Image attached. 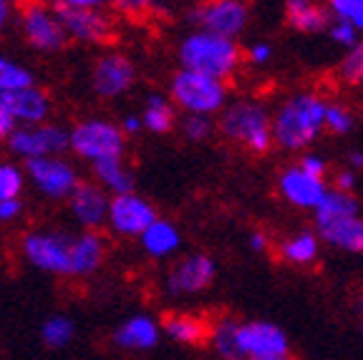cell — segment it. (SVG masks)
I'll use <instances>...</instances> for the list:
<instances>
[{"label": "cell", "instance_id": "obj_1", "mask_svg": "<svg viewBox=\"0 0 363 360\" xmlns=\"http://www.w3.org/2000/svg\"><path fill=\"white\" fill-rule=\"evenodd\" d=\"M328 101L315 91H298L272 111V136L283 152H306L325 131Z\"/></svg>", "mask_w": 363, "mask_h": 360}, {"label": "cell", "instance_id": "obj_2", "mask_svg": "<svg viewBox=\"0 0 363 360\" xmlns=\"http://www.w3.org/2000/svg\"><path fill=\"white\" fill-rule=\"evenodd\" d=\"M177 56L184 71L212 76V79L227 81L238 74L242 63V51L238 40L222 38V35L207 33V30H192L182 38Z\"/></svg>", "mask_w": 363, "mask_h": 360}, {"label": "cell", "instance_id": "obj_3", "mask_svg": "<svg viewBox=\"0 0 363 360\" xmlns=\"http://www.w3.org/2000/svg\"><path fill=\"white\" fill-rule=\"evenodd\" d=\"M220 131L227 141L240 144L250 154H267L275 147L272 136V113L265 103L255 99H238L227 103V108L220 113Z\"/></svg>", "mask_w": 363, "mask_h": 360}, {"label": "cell", "instance_id": "obj_4", "mask_svg": "<svg viewBox=\"0 0 363 360\" xmlns=\"http://www.w3.org/2000/svg\"><path fill=\"white\" fill-rule=\"evenodd\" d=\"M169 96L172 101L179 108H184L187 113H194V116H215V113H222L227 108L230 89L220 79L179 68L172 76Z\"/></svg>", "mask_w": 363, "mask_h": 360}, {"label": "cell", "instance_id": "obj_5", "mask_svg": "<svg viewBox=\"0 0 363 360\" xmlns=\"http://www.w3.org/2000/svg\"><path fill=\"white\" fill-rule=\"evenodd\" d=\"M51 11L66 28L68 38L84 43H111L113 28L111 21L101 13L99 0H58Z\"/></svg>", "mask_w": 363, "mask_h": 360}, {"label": "cell", "instance_id": "obj_6", "mask_svg": "<svg viewBox=\"0 0 363 360\" xmlns=\"http://www.w3.org/2000/svg\"><path fill=\"white\" fill-rule=\"evenodd\" d=\"M121 126H113L104 118L81 121L71 131V149L79 157L89 159L91 164L106 162V159H121L126 149V139Z\"/></svg>", "mask_w": 363, "mask_h": 360}, {"label": "cell", "instance_id": "obj_7", "mask_svg": "<svg viewBox=\"0 0 363 360\" xmlns=\"http://www.w3.org/2000/svg\"><path fill=\"white\" fill-rule=\"evenodd\" d=\"M238 348L242 360L290 358L288 332L270 320L238 322Z\"/></svg>", "mask_w": 363, "mask_h": 360}, {"label": "cell", "instance_id": "obj_8", "mask_svg": "<svg viewBox=\"0 0 363 360\" xmlns=\"http://www.w3.org/2000/svg\"><path fill=\"white\" fill-rule=\"evenodd\" d=\"M189 21L197 23V30L235 40L245 33L250 23V6L240 0H210L189 11Z\"/></svg>", "mask_w": 363, "mask_h": 360}, {"label": "cell", "instance_id": "obj_9", "mask_svg": "<svg viewBox=\"0 0 363 360\" xmlns=\"http://www.w3.org/2000/svg\"><path fill=\"white\" fill-rule=\"evenodd\" d=\"M74 235L68 232H30L23 240V252L28 262L38 270L56 272V275H71V249H74Z\"/></svg>", "mask_w": 363, "mask_h": 360}, {"label": "cell", "instance_id": "obj_10", "mask_svg": "<svg viewBox=\"0 0 363 360\" xmlns=\"http://www.w3.org/2000/svg\"><path fill=\"white\" fill-rule=\"evenodd\" d=\"M8 147L26 162L48 159V154H63L66 149H71V131L61 126H28V129H18L8 141Z\"/></svg>", "mask_w": 363, "mask_h": 360}, {"label": "cell", "instance_id": "obj_11", "mask_svg": "<svg viewBox=\"0 0 363 360\" xmlns=\"http://www.w3.org/2000/svg\"><path fill=\"white\" fill-rule=\"evenodd\" d=\"M23 33L28 38V43L38 51H61L68 43V33L56 18L51 8L30 3L23 6Z\"/></svg>", "mask_w": 363, "mask_h": 360}, {"label": "cell", "instance_id": "obj_12", "mask_svg": "<svg viewBox=\"0 0 363 360\" xmlns=\"http://www.w3.org/2000/svg\"><path fill=\"white\" fill-rule=\"evenodd\" d=\"M159 220L157 209L139 194H121L111 199L108 225L121 237H142Z\"/></svg>", "mask_w": 363, "mask_h": 360}, {"label": "cell", "instance_id": "obj_13", "mask_svg": "<svg viewBox=\"0 0 363 360\" xmlns=\"http://www.w3.org/2000/svg\"><path fill=\"white\" fill-rule=\"evenodd\" d=\"M26 171L48 199H71L81 184L74 167L63 159H30L26 162Z\"/></svg>", "mask_w": 363, "mask_h": 360}, {"label": "cell", "instance_id": "obj_14", "mask_svg": "<svg viewBox=\"0 0 363 360\" xmlns=\"http://www.w3.org/2000/svg\"><path fill=\"white\" fill-rule=\"evenodd\" d=\"M330 186L325 184V179H315V176L306 174L298 164H290L278 174V191L280 197L288 204H293L295 209H311L315 212L320 207V202L325 199Z\"/></svg>", "mask_w": 363, "mask_h": 360}, {"label": "cell", "instance_id": "obj_15", "mask_svg": "<svg viewBox=\"0 0 363 360\" xmlns=\"http://www.w3.org/2000/svg\"><path fill=\"white\" fill-rule=\"evenodd\" d=\"M217 275V265L210 254L194 252L184 257L179 265L172 267L167 275V293L179 298V295H197L204 287H210Z\"/></svg>", "mask_w": 363, "mask_h": 360}, {"label": "cell", "instance_id": "obj_16", "mask_svg": "<svg viewBox=\"0 0 363 360\" xmlns=\"http://www.w3.org/2000/svg\"><path fill=\"white\" fill-rule=\"evenodd\" d=\"M313 232L323 244L340 252L363 254V217L346 214V217H330V220H313Z\"/></svg>", "mask_w": 363, "mask_h": 360}, {"label": "cell", "instance_id": "obj_17", "mask_svg": "<svg viewBox=\"0 0 363 360\" xmlns=\"http://www.w3.org/2000/svg\"><path fill=\"white\" fill-rule=\"evenodd\" d=\"M136 71L134 63L129 61L121 53H111V56H104L94 66V91L104 99H113V96H121L134 86Z\"/></svg>", "mask_w": 363, "mask_h": 360}, {"label": "cell", "instance_id": "obj_18", "mask_svg": "<svg viewBox=\"0 0 363 360\" xmlns=\"http://www.w3.org/2000/svg\"><path fill=\"white\" fill-rule=\"evenodd\" d=\"M68 204H71V212L79 220V225L86 227V232H94L104 222H108L111 199L106 197L104 186L91 184V181H81L74 194H71V199H68Z\"/></svg>", "mask_w": 363, "mask_h": 360}, {"label": "cell", "instance_id": "obj_19", "mask_svg": "<svg viewBox=\"0 0 363 360\" xmlns=\"http://www.w3.org/2000/svg\"><path fill=\"white\" fill-rule=\"evenodd\" d=\"M0 111L11 113L16 121L38 126L51 111V101H48V94L40 91L38 86L18 91H0Z\"/></svg>", "mask_w": 363, "mask_h": 360}, {"label": "cell", "instance_id": "obj_20", "mask_svg": "<svg viewBox=\"0 0 363 360\" xmlns=\"http://www.w3.org/2000/svg\"><path fill=\"white\" fill-rule=\"evenodd\" d=\"M285 21L298 33H328L333 13L328 3H315V0H288L285 3Z\"/></svg>", "mask_w": 363, "mask_h": 360}, {"label": "cell", "instance_id": "obj_21", "mask_svg": "<svg viewBox=\"0 0 363 360\" xmlns=\"http://www.w3.org/2000/svg\"><path fill=\"white\" fill-rule=\"evenodd\" d=\"M162 325L149 315H131L113 330V343L126 350H152L159 343Z\"/></svg>", "mask_w": 363, "mask_h": 360}, {"label": "cell", "instance_id": "obj_22", "mask_svg": "<svg viewBox=\"0 0 363 360\" xmlns=\"http://www.w3.org/2000/svg\"><path fill=\"white\" fill-rule=\"evenodd\" d=\"M162 332L179 345H202L204 340L212 338V325L199 315L169 313V315L162 320Z\"/></svg>", "mask_w": 363, "mask_h": 360}, {"label": "cell", "instance_id": "obj_23", "mask_svg": "<svg viewBox=\"0 0 363 360\" xmlns=\"http://www.w3.org/2000/svg\"><path fill=\"white\" fill-rule=\"evenodd\" d=\"M106 254V244H104L99 232H81L74 240V249H71V275H91L96 272L99 265L104 262Z\"/></svg>", "mask_w": 363, "mask_h": 360}, {"label": "cell", "instance_id": "obj_24", "mask_svg": "<svg viewBox=\"0 0 363 360\" xmlns=\"http://www.w3.org/2000/svg\"><path fill=\"white\" fill-rule=\"evenodd\" d=\"M318 252H320V240L313 230H301L290 235L288 240H283L278 247V254L283 262L293 267H306L313 265L318 259Z\"/></svg>", "mask_w": 363, "mask_h": 360}, {"label": "cell", "instance_id": "obj_25", "mask_svg": "<svg viewBox=\"0 0 363 360\" xmlns=\"http://www.w3.org/2000/svg\"><path fill=\"white\" fill-rule=\"evenodd\" d=\"M179 244H182L179 230H177L169 220H162V217L142 235L144 252L157 259H164V257H169V254H174L177 249H179Z\"/></svg>", "mask_w": 363, "mask_h": 360}, {"label": "cell", "instance_id": "obj_26", "mask_svg": "<svg viewBox=\"0 0 363 360\" xmlns=\"http://www.w3.org/2000/svg\"><path fill=\"white\" fill-rule=\"evenodd\" d=\"M142 121H144V129H149L152 134H169L177 124L174 103L162 94H149Z\"/></svg>", "mask_w": 363, "mask_h": 360}, {"label": "cell", "instance_id": "obj_27", "mask_svg": "<svg viewBox=\"0 0 363 360\" xmlns=\"http://www.w3.org/2000/svg\"><path fill=\"white\" fill-rule=\"evenodd\" d=\"M94 174L99 176L104 186L108 191H113V197H121V194H134V176L124 167L121 159H106V162L94 164Z\"/></svg>", "mask_w": 363, "mask_h": 360}, {"label": "cell", "instance_id": "obj_28", "mask_svg": "<svg viewBox=\"0 0 363 360\" xmlns=\"http://www.w3.org/2000/svg\"><path fill=\"white\" fill-rule=\"evenodd\" d=\"M346 214H361V204H358L356 194H346L330 186L320 207L313 212V220H330V217H346Z\"/></svg>", "mask_w": 363, "mask_h": 360}, {"label": "cell", "instance_id": "obj_29", "mask_svg": "<svg viewBox=\"0 0 363 360\" xmlns=\"http://www.w3.org/2000/svg\"><path fill=\"white\" fill-rule=\"evenodd\" d=\"M212 348L222 360H242L238 348V320L225 317L212 327Z\"/></svg>", "mask_w": 363, "mask_h": 360}, {"label": "cell", "instance_id": "obj_30", "mask_svg": "<svg viewBox=\"0 0 363 360\" xmlns=\"http://www.w3.org/2000/svg\"><path fill=\"white\" fill-rule=\"evenodd\" d=\"M43 343L48 348H66L76 335V325L68 315H51L40 327Z\"/></svg>", "mask_w": 363, "mask_h": 360}, {"label": "cell", "instance_id": "obj_31", "mask_svg": "<svg viewBox=\"0 0 363 360\" xmlns=\"http://www.w3.org/2000/svg\"><path fill=\"white\" fill-rule=\"evenodd\" d=\"M338 79L348 86L363 84V38L358 40V45H353L351 51H346V56L340 58Z\"/></svg>", "mask_w": 363, "mask_h": 360}, {"label": "cell", "instance_id": "obj_32", "mask_svg": "<svg viewBox=\"0 0 363 360\" xmlns=\"http://www.w3.org/2000/svg\"><path fill=\"white\" fill-rule=\"evenodd\" d=\"M33 86V76L28 68L11 63L8 58L0 56V91H18V89H30Z\"/></svg>", "mask_w": 363, "mask_h": 360}, {"label": "cell", "instance_id": "obj_33", "mask_svg": "<svg viewBox=\"0 0 363 360\" xmlns=\"http://www.w3.org/2000/svg\"><path fill=\"white\" fill-rule=\"evenodd\" d=\"M356 126V116L346 103H328L325 108V131L335 136H346Z\"/></svg>", "mask_w": 363, "mask_h": 360}, {"label": "cell", "instance_id": "obj_34", "mask_svg": "<svg viewBox=\"0 0 363 360\" xmlns=\"http://www.w3.org/2000/svg\"><path fill=\"white\" fill-rule=\"evenodd\" d=\"M328 8L335 21H346L358 33H363V0H330Z\"/></svg>", "mask_w": 363, "mask_h": 360}, {"label": "cell", "instance_id": "obj_35", "mask_svg": "<svg viewBox=\"0 0 363 360\" xmlns=\"http://www.w3.org/2000/svg\"><path fill=\"white\" fill-rule=\"evenodd\" d=\"M23 191V171L13 164H0V202L18 199Z\"/></svg>", "mask_w": 363, "mask_h": 360}, {"label": "cell", "instance_id": "obj_36", "mask_svg": "<svg viewBox=\"0 0 363 360\" xmlns=\"http://www.w3.org/2000/svg\"><path fill=\"white\" fill-rule=\"evenodd\" d=\"M215 131V121L212 116H194V113H187L182 118V134L187 136L189 141H207Z\"/></svg>", "mask_w": 363, "mask_h": 360}, {"label": "cell", "instance_id": "obj_37", "mask_svg": "<svg viewBox=\"0 0 363 360\" xmlns=\"http://www.w3.org/2000/svg\"><path fill=\"white\" fill-rule=\"evenodd\" d=\"M325 35H328L335 45L346 48V51H351L353 45H358V40L363 38V35L358 33L353 26H348L346 21H335V18H333V23H330V28H328V33H325Z\"/></svg>", "mask_w": 363, "mask_h": 360}, {"label": "cell", "instance_id": "obj_38", "mask_svg": "<svg viewBox=\"0 0 363 360\" xmlns=\"http://www.w3.org/2000/svg\"><path fill=\"white\" fill-rule=\"evenodd\" d=\"M298 167H301L306 174L315 176V179H325V174H328V162H325L320 154H313V152L301 154V162H298Z\"/></svg>", "mask_w": 363, "mask_h": 360}, {"label": "cell", "instance_id": "obj_39", "mask_svg": "<svg viewBox=\"0 0 363 360\" xmlns=\"http://www.w3.org/2000/svg\"><path fill=\"white\" fill-rule=\"evenodd\" d=\"M272 56H275V48H272V43H267V40H255V43L247 48V53H245V58H247L252 66H265V63L272 61Z\"/></svg>", "mask_w": 363, "mask_h": 360}, {"label": "cell", "instance_id": "obj_40", "mask_svg": "<svg viewBox=\"0 0 363 360\" xmlns=\"http://www.w3.org/2000/svg\"><path fill=\"white\" fill-rule=\"evenodd\" d=\"M356 186H358V176L353 169H340L338 174H335L333 189L346 191V194H356Z\"/></svg>", "mask_w": 363, "mask_h": 360}, {"label": "cell", "instance_id": "obj_41", "mask_svg": "<svg viewBox=\"0 0 363 360\" xmlns=\"http://www.w3.org/2000/svg\"><path fill=\"white\" fill-rule=\"evenodd\" d=\"M21 212H23V202H21V199H8V202H0V225L13 222Z\"/></svg>", "mask_w": 363, "mask_h": 360}, {"label": "cell", "instance_id": "obj_42", "mask_svg": "<svg viewBox=\"0 0 363 360\" xmlns=\"http://www.w3.org/2000/svg\"><path fill=\"white\" fill-rule=\"evenodd\" d=\"M18 131V121L11 116V113H6V111H0V141L3 139H8L11 141V136Z\"/></svg>", "mask_w": 363, "mask_h": 360}, {"label": "cell", "instance_id": "obj_43", "mask_svg": "<svg viewBox=\"0 0 363 360\" xmlns=\"http://www.w3.org/2000/svg\"><path fill=\"white\" fill-rule=\"evenodd\" d=\"M247 244H250V249H252V252H265L267 244H270V240H267L265 232H252V235H250V240H247Z\"/></svg>", "mask_w": 363, "mask_h": 360}, {"label": "cell", "instance_id": "obj_44", "mask_svg": "<svg viewBox=\"0 0 363 360\" xmlns=\"http://www.w3.org/2000/svg\"><path fill=\"white\" fill-rule=\"evenodd\" d=\"M142 129H144V121L139 116H134V113L124 116V121H121V131L124 134H139Z\"/></svg>", "mask_w": 363, "mask_h": 360}, {"label": "cell", "instance_id": "obj_45", "mask_svg": "<svg viewBox=\"0 0 363 360\" xmlns=\"http://www.w3.org/2000/svg\"><path fill=\"white\" fill-rule=\"evenodd\" d=\"M348 169H353L356 174L363 171V149H353V152L348 154Z\"/></svg>", "mask_w": 363, "mask_h": 360}, {"label": "cell", "instance_id": "obj_46", "mask_svg": "<svg viewBox=\"0 0 363 360\" xmlns=\"http://www.w3.org/2000/svg\"><path fill=\"white\" fill-rule=\"evenodd\" d=\"M8 16H11V3H6V0H0V30L6 28Z\"/></svg>", "mask_w": 363, "mask_h": 360}, {"label": "cell", "instance_id": "obj_47", "mask_svg": "<svg viewBox=\"0 0 363 360\" xmlns=\"http://www.w3.org/2000/svg\"><path fill=\"white\" fill-rule=\"evenodd\" d=\"M361 335H363V320H361Z\"/></svg>", "mask_w": 363, "mask_h": 360}]
</instances>
